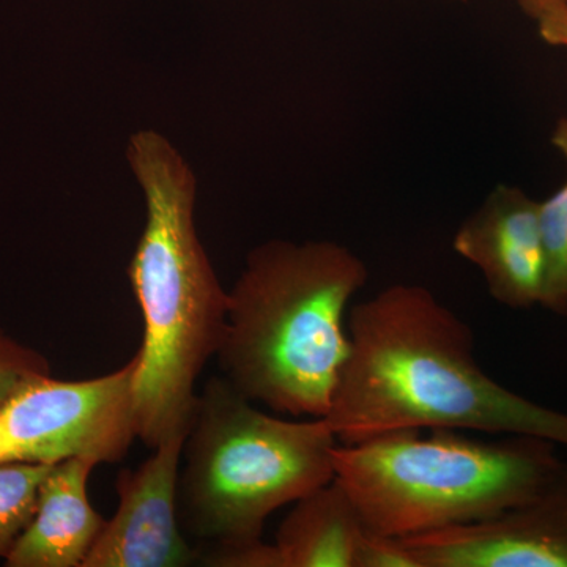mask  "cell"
<instances>
[{
	"label": "cell",
	"instance_id": "13",
	"mask_svg": "<svg viewBox=\"0 0 567 567\" xmlns=\"http://www.w3.org/2000/svg\"><path fill=\"white\" fill-rule=\"evenodd\" d=\"M52 465L0 464V558L6 559L31 524L41 483Z\"/></svg>",
	"mask_w": 567,
	"mask_h": 567
},
{
	"label": "cell",
	"instance_id": "4",
	"mask_svg": "<svg viewBox=\"0 0 567 567\" xmlns=\"http://www.w3.org/2000/svg\"><path fill=\"white\" fill-rule=\"evenodd\" d=\"M388 432L333 450L334 477L363 527L406 537L477 524L524 505L566 462L528 435L486 442L454 429Z\"/></svg>",
	"mask_w": 567,
	"mask_h": 567
},
{
	"label": "cell",
	"instance_id": "15",
	"mask_svg": "<svg viewBox=\"0 0 567 567\" xmlns=\"http://www.w3.org/2000/svg\"><path fill=\"white\" fill-rule=\"evenodd\" d=\"M197 563L213 567H282L278 547L262 539L208 544L207 550H197Z\"/></svg>",
	"mask_w": 567,
	"mask_h": 567
},
{
	"label": "cell",
	"instance_id": "5",
	"mask_svg": "<svg viewBox=\"0 0 567 567\" xmlns=\"http://www.w3.org/2000/svg\"><path fill=\"white\" fill-rule=\"evenodd\" d=\"M336 446L323 417L268 415L226 377H213L183 443L182 527L207 544L262 539L275 511L334 480Z\"/></svg>",
	"mask_w": 567,
	"mask_h": 567
},
{
	"label": "cell",
	"instance_id": "6",
	"mask_svg": "<svg viewBox=\"0 0 567 567\" xmlns=\"http://www.w3.org/2000/svg\"><path fill=\"white\" fill-rule=\"evenodd\" d=\"M134 354L91 380L40 377L0 406V464L55 465L69 458L115 464L137 439Z\"/></svg>",
	"mask_w": 567,
	"mask_h": 567
},
{
	"label": "cell",
	"instance_id": "10",
	"mask_svg": "<svg viewBox=\"0 0 567 567\" xmlns=\"http://www.w3.org/2000/svg\"><path fill=\"white\" fill-rule=\"evenodd\" d=\"M93 464L74 457L52 465L41 483L31 524L6 557L7 567H82L106 520L92 506Z\"/></svg>",
	"mask_w": 567,
	"mask_h": 567
},
{
	"label": "cell",
	"instance_id": "2",
	"mask_svg": "<svg viewBox=\"0 0 567 567\" xmlns=\"http://www.w3.org/2000/svg\"><path fill=\"white\" fill-rule=\"evenodd\" d=\"M128 162L147 204L128 276L144 319L134 377L137 439L153 450L188 432L197 379L223 342L229 293L197 238L196 177L181 153L162 134L140 132Z\"/></svg>",
	"mask_w": 567,
	"mask_h": 567
},
{
	"label": "cell",
	"instance_id": "9",
	"mask_svg": "<svg viewBox=\"0 0 567 567\" xmlns=\"http://www.w3.org/2000/svg\"><path fill=\"white\" fill-rule=\"evenodd\" d=\"M454 251L480 268L488 293L511 309L540 305L546 249L539 203L517 186L498 185L458 227Z\"/></svg>",
	"mask_w": 567,
	"mask_h": 567
},
{
	"label": "cell",
	"instance_id": "16",
	"mask_svg": "<svg viewBox=\"0 0 567 567\" xmlns=\"http://www.w3.org/2000/svg\"><path fill=\"white\" fill-rule=\"evenodd\" d=\"M353 567H421L401 537L363 528L353 551Z\"/></svg>",
	"mask_w": 567,
	"mask_h": 567
},
{
	"label": "cell",
	"instance_id": "1",
	"mask_svg": "<svg viewBox=\"0 0 567 567\" xmlns=\"http://www.w3.org/2000/svg\"><path fill=\"white\" fill-rule=\"evenodd\" d=\"M350 350L323 420L339 445L404 429L528 435L567 447V415L513 393L477 364L472 328L416 284L354 305Z\"/></svg>",
	"mask_w": 567,
	"mask_h": 567
},
{
	"label": "cell",
	"instance_id": "17",
	"mask_svg": "<svg viewBox=\"0 0 567 567\" xmlns=\"http://www.w3.org/2000/svg\"><path fill=\"white\" fill-rule=\"evenodd\" d=\"M533 21L544 43L567 50V6L547 7Z\"/></svg>",
	"mask_w": 567,
	"mask_h": 567
},
{
	"label": "cell",
	"instance_id": "11",
	"mask_svg": "<svg viewBox=\"0 0 567 567\" xmlns=\"http://www.w3.org/2000/svg\"><path fill=\"white\" fill-rule=\"evenodd\" d=\"M363 528L357 507L334 477L295 502L275 546L282 567H353Z\"/></svg>",
	"mask_w": 567,
	"mask_h": 567
},
{
	"label": "cell",
	"instance_id": "12",
	"mask_svg": "<svg viewBox=\"0 0 567 567\" xmlns=\"http://www.w3.org/2000/svg\"><path fill=\"white\" fill-rule=\"evenodd\" d=\"M551 144L567 163V117L559 118ZM540 233L546 249V282L540 306L567 317V177L544 203H539Z\"/></svg>",
	"mask_w": 567,
	"mask_h": 567
},
{
	"label": "cell",
	"instance_id": "8",
	"mask_svg": "<svg viewBox=\"0 0 567 567\" xmlns=\"http://www.w3.org/2000/svg\"><path fill=\"white\" fill-rule=\"evenodd\" d=\"M401 539L421 567H567V465L502 516Z\"/></svg>",
	"mask_w": 567,
	"mask_h": 567
},
{
	"label": "cell",
	"instance_id": "3",
	"mask_svg": "<svg viewBox=\"0 0 567 567\" xmlns=\"http://www.w3.org/2000/svg\"><path fill=\"white\" fill-rule=\"evenodd\" d=\"M368 278L334 241L257 246L227 292L224 377L274 412L324 417L350 350L347 308Z\"/></svg>",
	"mask_w": 567,
	"mask_h": 567
},
{
	"label": "cell",
	"instance_id": "7",
	"mask_svg": "<svg viewBox=\"0 0 567 567\" xmlns=\"http://www.w3.org/2000/svg\"><path fill=\"white\" fill-rule=\"evenodd\" d=\"M186 434L153 447L152 456L115 481L118 506L82 567H185L197 561L178 514V476Z\"/></svg>",
	"mask_w": 567,
	"mask_h": 567
},
{
	"label": "cell",
	"instance_id": "14",
	"mask_svg": "<svg viewBox=\"0 0 567 567\" xmlns=\"http://www.w3.org/2000/svg\"><path fill=\"white\" fill-rule=\"evenodd\" d=\"M51 374L48 358L0 330V406L32 380Z\"/></svg>",
	"mask_w": 567,
	"mask_h": 567
},
{
	"label": "cell",
	"instance_id": "18",
	"mask_svg": "<svg viewBox=\"0 0 567 567\" xmlns=\"http://www.w3.org/2000/svg\"><path fill=\"white\" fill-rule=\"evenodd\" d=\"M516 2L532 20H535L536 14L547 9V7L567 6V0H516Z\"/></svg>",
	"mask_w": 567,
	"mask_h": 567
}]
</instances>
